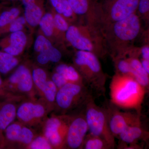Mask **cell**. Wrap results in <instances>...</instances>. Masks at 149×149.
<instances>
[{
	"label": "cell",
	"mask_w": 149,
	"mask_h": 149,
	"mask_svg": "<svg viewBox=\"0 0 149 149\" xmlns=\"http://www.w3.org/2000/svg\"><path fill=\"white\" fill-rule=\"evenodd\" d=\"M108 54L113 60L125 57L133 47L142 31L141 19L137 12L130 16L101 28Z\"/></svg>",
	"instance_id": "6da1fadb"
},
{
	"label": "cell",
	"mask_w": 149,
	"mask_h": 149,
	"mask_svg": "<svg viewBox=\"0 0 149 149\" xmlns=\"http://www.w3.org/2000/svg\"><path fill=\"white\" fill-rule=\"evenodd\" d=\"M147 91L131 76L115 73L110 84L111 103L120 109H133L141 113Z\"/></svg>",
	"instance_id": "7a4b0ae2"
},
{
	"label": "cell",
	"mask_w": 149,
	"mask_h": 149,
	"mask_svg": "<svg viewBox=\"0 0 149 149\" xmlns=\"http://www.w3.org/2000/svg\"><path fill=\"white\" fill-rule=\"evenodd\" d=\"M65 40L77 50L93 53L99 58L104 59L108 54L101 30L91 24H70Z\"/></svg>",
	"instance_id": "3957f363"
},
{
	"label": "cell",
	"mask_w": 149,
	"mask_h": 149,
	"mask_svg": "<svg viewBox=\"0 0 149 149\" xmlns=\"http://www.w3.org/2000/svg\"><path fill=\"white\" fill-rule=\"evenodd\" d=\"M73 62L84 85L93 94L104 95L107 76L103 70L100 58L93 53L77 50L73 56Z\"/></svg>",
	"instance_id": "277c9868"
},
{
	"label": "cell",
	"mask_w": 149,
	"mask_h": 149,
	"mask_svg": "<svg viewBox=\"0 0 149 149\" xmlns=\"http://www.w3.org/2000/svg\"><path fill=\"white\" fill-rule=\"evenodd\" d=\"M84 109L88 132L104 139L114 149L115 138L110 130L107 108L97 105L92 95L86 102Z\"/></svg>",
	"instance_id": "5b68a950"
},
{
	"label": "cell",
	"mask_w": 149,
	"mask_h": 149,
	"mask_svg": "<svg viewBox=\"0 0 149 149\" xmlns=\"http://www.w3.org/2000/svg\"><path fill=\"white\" fill-rule=\"evenodd\" d=\"M93 93L83 83H68L58 90L54 109L61 115L85 106Z\"/></svg>",
	"instance_id": "8992f818"
},
{
	"label": "cell",
	"mask_w": 149,
	"mask_h": 149,
	"mask_svg": "<svg viewBox=\"0 0 149 149\" xmlns=\"http://www.w3.org/2000/svg\"><path fill=\"white\" fill-rule=\"evenodd\" d=\"M139 1V0H104L100 2L97 17L100 29L136 13Z\"/></svg>",
	"instance_id": "52a82bcc"
},
{
	"label": "cell",
	"mask_w": 149,
	"mask_h": 149,
	"mask_svg": "<svg viewBox=\"0 0 149 149\" xmlns=\"http://www.w3.org/2000/svg\"><path fill=\"white\" fill-rule=\"evenodd\" d=\"M107 108L110 130L115 138H118L122 131L130 126L142 125L141 113L136 111H122L111 103Z\"/></svg>",
	"instance_id": "ba28073f"
},
{
	"label": "cell",
	"mask_w": 149,
	"mask_h": 149,
	"mask_svg": "<svg viewBox=\"0 0 149 149\" xmlns=\"http://www.w3.org/2000/svg\"><path fill=\"white\" fill-rule=\"evenodd\" d=\"M71 116H54L48 118L44 129V136L53 148H64L65 137Z\"/></svg>",
	"instance_id": "9c48e42d"
},
{
	"label": "cell",
	"mask_w": 149,
	"mask_h": 149,
	"mask_svg": "<svg viewBox=\"0 0 149 149\" xmlns=\"http://www.w3.org/2000/svg\"><path fill=\"white\" fill-rule=\"evenodd\" d=\"M6 91L13 96V93L30 94L34 89L32 71L26 65H18L16 69L8 78L3 80Z\"/></svg>",
	"instance_id": "30bf717a"
},
{
	"label": "cell",
	"mask_w": 149,
	"mask_h": 149,
	"mask_svg": "<svg viewBox=\"0 0 149 149\" xmlns=\"http://www.w3.org/2000/svg\"><path fill=\"white\" fill-rule=\"evenodd\" d=\"M84 108V107L77 114L70 117L64 148L81 149L84 139L88 132Z\"/></svg>",
	"instance_id": "8fae6325"
},
{
	"label": "cell",
	"mask_w": 149,
	"mask_h": 149,
	"mask_svg": "<svg viewBox=\"0 0 149 149\" xmlns=\"http://www.w3.org/2000/svg\"><path fill=\"white\" fill-rule=\"evenodd\" d=\"M47 110L41 103L26 101L17 108L16 118L19 122L26 126L34 125L45 116Z\"/></svg>",
	"instance_id": "7c38bea8"
},
{
	"label": "cell",
	"mask_w": 149,
	"mask_h": 149,
	"mask_svg": "<svg viewBox=\"0 0 149 149\" xmlns=\"http://www.w3.org/2000/svg\"><path fill=\"white\" fill-rule=\"evenodd\" d=\"M32 79L35 87L40 91L48 103L54 109L55 102L58 89L54 83L48 77L42 68L35 67L32 70Z\"/></svg>",
	"instance_id": "4fadbf2b"
},
{
	"label": "cell",
	"mask_w": 149,
	"mask_h": 149,
	"mask_svg": "<svg viewBox=\"0 0 149 149\" xmlns=\"http://www.w3.org/2000/svg\"><path fill=\"white\" fill-rule=\"evenodd\" d=\"M72 11L77 17L85 19V23L100 28L97 11L98 0H68Z\"/></svg>",
	"instance_id": "5bb4252c"
},
{
	"label": "cell",
	"mask_w": 149,
	"mask_h": 149,
	"mask_svg": "<svg viewBox=\"0 0 149 149\" xmlns=\"http://www.w3.org/2000/svg\"><path fill=\"white\" fill-rule=\"evenodd\" d=\"M4 146L16 143L29 146L35 138L34 132L30 128L21 123H13L8 125L3 131Z\"/></svg>",
	"instance_id": "9a60e30c"
},
{
	"label": "cell",
	"mask_w": 149,
	"mask_h": 149,
	"mask_svg": "<svg viewBox=\"0 0 149 149\" xmlns=\"http://www.w3.org/2000/svg\"><path fill=\"white\" fill-rule=\"evenodd\" d=\"M149 133L142 125L130 126L122 131L118 136L120 141L119 149H142L138 143L140 141H147Z\"/></svg>",
	"instance_id": "2e32d148"
},
{
	"label": "cell",
	"mask_w": 149,
	"mask_h": 149,
	"mask_svg": "<svg viewBox=\"0 0 149 149\" xmlns=\"http://www.w3.org/2000/svg\"><path fill=\"white\" fill-rule=\"evenodd\" d=\"M0 39V49L15 56L23 52L27 43V37L23 31L9 33Z\"/></svg>",
	"instance_id": "e0dca14e"
},
{
	"label": "cell",
	"mask_w": 149,
	"mask_h": 149,
	"mask_svg": "<svg viewBox=\"0 0 149 149\" xmlns=\"http://www.w3.org/2000/svg\"><path fill=\"white\" fill-rule=\"evenodd\" d=\"M17 107L13 101V96L0 98V130L3 132L16 118Z\"/></svg>",
	"instance_id": "ac0fdd59"
},
{
	"label": "cell",
	"mask_w": 149,
	"mask_h": 149,
	"mask_svg": "<svg viewBox=\"0 0 149 149\" xmlns=\"http://www.w3.org/2000/svg\"><path fill=\"white\" fill-rule=\"evenodd\" d=\"M24 16L27 24L31 28L38 26L45 13V1L39 0L24 6Z\"/></svg>",
	"instance_id": "d6986e66"
},
{
	"label": "cell",
	"mask_w": 149,
	"mask_h": 149,
	"mask_svg": "<svg viewBox=\"0 0 149 149\" xmlns=\"http://www.w3.org/2000/svg\"><path fill=\"white\" fill-rule=\"evenodd\" d=\"M40 31L41 33L45 35L53 43L57 42L63 44L56 30L54 24L53 16L51 10L45 12L39 22Z\"/></svg>",
	"instance_id": "ffe728a7"
},
{
	"label": "cell",
	"mask_w": 149,
	"mask_h": 149,
	"mask_svg": "<svg viewBox=\"0 0 149 149\" xmlns=\"http://www.w3.org/2000/svg\"><path fill=\"white\" fill-rule=\"evenodd\" d=\"M125 57L130 63L133 78L148 92L149 90V74L142 66L139 57L134 56H129Z\"/></svg>",
	"instance_id": "44dd1931"
},
{
	"label": "cell",
	"mask_w": 149,
	"mask_h": 149,
	"mask_svg": "<svg viewBox=\"0 0 149 149\" xmlns=\"http://www.w3.org/2000/svg\"><path fill=\"white\" fill-rule=\"evenodd\" d=\"M51 9L61 15L70 24H75L78 17L72 11L68 0H48Z\"/></svg>",
	"instance_id": "7402d4cb"
},
{
	"label": "cell",
	"mask_w": 149,
	"mask_h": 149,
	"mask_svg": "<svg viewBox=\"0 0 149 149\" xmlns=\"http://www.w3.org/2000/svg\"><path fill=\"white\" fill-rule=\"evenodd\" d=\"M62 58L61 52L54 45L37 53L36 61L38 64L45 65L48 63H59Z\"/></svg>",
	"instance_id": "603a6c76"
},
{
	"label": "cell",
	"mask_w": 149,
	"mask_h": 149,
	"mask_svg": "<svg viewBox=\"0 0 149 149\" xmlns=\"http://www.w3.org/2000/svg\"><path fill=\"white\" fill-rule=\"evenodd\" d=\"M55 71L62 75L68 83L84 84L81 75L73 65L59 63L56 67Z\"/></svg>",
	"instance_id": "cb8c5ba5"
},
{
	"label": "cell",
	"mask_w": 149,
	"mask_h": 149,
	"mask_svg": "<svg viewBox=\"0 0 149 149\" xmlns=\"http://www.w3.org/2000/svg\"><path fill=\"white\" fill-rule=\"evenodd\" d=\"M19 63L17 57L0 49V75L8 74L18 66Z\"/></svg>",
	"instance_id": "d4e9b609"
},
{
	"label": "cell",
	"mask_w": 149,
	"mask_h": 149,
	"mask_svg": "<svg viewBox=\"0 0 149 149\" xmlns=\"http://www.w3.org/2000/svg\"><path fill=\"white\" fill-rule=\"evenodd\" d=\"M80 149H113L106 141L100 137L88 133Z\"/></svg>",
	"instance_id": "484cf974"
},
{
	"label": "cell",
	"mask_w": 149,
	"mask_h": 149,
	"mask_svg": "<svg viewBox=\"0 0 149 149\" xmlns=\"http://www.w3.org/2000/svg\"><path fill=\"white\" fill-rule=\"evenodd\" d=\"M22 10L20 6H13L0 11V30L20 16Z\"/></svg>",
	"instance_id": "4316f807"
},
{
	"label": "cell",
	"mask_w": 149,
	"mask_h": 149,
	"mask_svg": "<svg viewBox=\"0 0 149 149\" xmlns=\"http://www.w3.org/2000/svg\"><path fill=\"white\" fill-rule=\"evenodd\" d=\"M51 10L52 13L54 24L56 32L59 37L64 43L65 41V33L70 24L61 15L56 12L52 9Z\"/></svg>",
	"instance_id": "83f0119b"
},
{
	"label": "cell",
	"mask_w": 149,
	"mask_h": 149,
	"mask_svg": "<svg viewBox=\"0 0 149 149\" xmlns=\"http://www.w3.org/2000/svg\"><path fill=\"white\" fill-rule=\"evenodd\" d=\"M26 24L27 22L24 15H20L10 24L0 30V37L4 34L23 31Z\"/></svg>",
	"instance_id": "f1b7e54d"
},
{
	"label": "cell",
	"mask_w": 149,
	"mask_h": 149,
	"mask_svg": "<svg viewBox=\"0 0 149 149\" xmlns=\"http://www.w3.org/2000/svg\"><path fill=\"white\" fill-rule=\"evenodd\" d=\"M113 61L114 62L115 73L133 77L131 66L125 57L115 59Z\"/></svg>",
	"instance_id": "f546056e"
},
{
	"label": "cell",
	"mask_w": 149,
	"mask_h": 149,
	"mask_svg": "<svg viewBox=\"0 0 149 149\" xmlns=\"http://www.w3.org/2000/svg\"><path fill=\"white\" fill-rule=\"evenodd\" d=\"M53 45L54 43L50 40L40 33L36 37L35 40L34 50L37 53H39Z\"/></svg>",
	"instance_id": "4dcf8cb0"
},
{
	"label": "cell",
	"mask_w": 149,
	"mask_h": 149,
	"mask_svg": "<svg viewBox=\"0 0 149 149\" xmlns=\"http://www.w3.org/2000/svg\"><path fill=\"white\" fill-rule=\"evenodd\" d=\"M137 13L146 24L149 22V0H139Z\"/></svg>",
	"instance_id": "1f68e13d"
},
{
	"label": "cell",
	"mask_w": 149,
	"mask_h": 149,
	"mask_svg": "<svg viewBox=\"0 0 149 149\" xmlns=\"http://www.w3.org/2000/svg\"><path fill=\"white\" fill-rule=\"evenodd\" d=\"M31 149H50L53 148L49 141L44 136H39L34 138L28 146Z\"/></svg>",
	"instance_id": "d6a6232c"
},
{
	"label": "cell",
	"mask_w": 149,
	"mask_h": 149,
	"mask_svg": "<svg viewBox=\"0 0 149 149\" xmlns=\"http://www.w3.org/2000/svg\"><path fill=\"white\" fill-rule=\"evenodd\" d=\"M51 79L54 83L58 90L68 83L62 75L55 71L52 74Z\"/></svg>",
	"instance_id": "836d02e7"
},
{
	"label": "cell",
	"mask_w": 149,
	"mask_h": 149,
	"mask_svg": "<svg viewBox=\"0 0 149 149\" xmlns=\"http://www.w3.org/2000/svg\"><path fill=\"white\" fill-rule=\"evenodd\" d=\"M140 54L141 58L149 61V43H147L140 48Z\"/></svg>",
	"instance_id": "e575fe53"
},
{
	"label": "cell",
	"mask_w": 149,
	"mask_h": 149,
	"mask_svg": "<svg viewBox=\"0 0 149 149\" xmlns=\"http://www.w3.org/2000/svg\"><path fill=\"white\" fill-rule=\"evenodd\" d=\"M13 96L8 93L5 88L3 80L0 75V98L8 96Z\"/></svg>",
	"instance_id": "d590c367"
},
{
	"label": "cell",
	"mask_w": 149,
	"mask_h": 149,
	"mask_svg": "<svg viewBox=\"0 0 149 149\" xmlns=\"http://www.w3.org/2000/svg\"><path fill=\"white\" fill-rule=\"evenodd\" d=\"M140 61L142 66L147 73L149 74V61L143 58H141Z\"/></svg>",
	"instance_id": "8d00e7d4"
},
{
	"label": "cell",
	"mask_w": 149,
	"mask_h": 149,
	"mask_svg": "<svg viewBox=\"0 0 149 149\" xmlns=\"http://www.w3.org/2000/svg\"><path fill=\"white\" fill-rule=\"evenodd\" d=\"M4 138L3 132L0 130V149L4 148Z\"/></svg>",
	"instance_id": "74e56055"
},
{
	"label": "cell",
	"mask_w": 149,
	"mask_h": 149,
	"mask_svg": "<svg viewBox=\"0 0 149 149\" xmlns=\"http://www.w3.org/2000/svg\"><path fill=\"white\" fill-rule=\"evenodd\" d=\"M19 1H20V0H0L1 3L3 5L13 3L17 2Z\"/></svg>",
	"instance_id": "f35d334b"
}]
</instances>
